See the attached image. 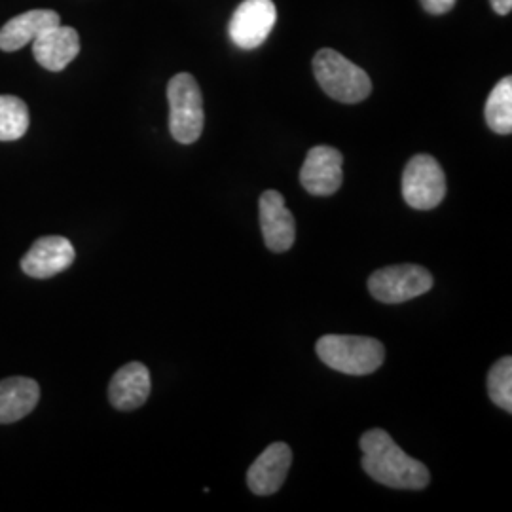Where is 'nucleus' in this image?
Wrapping results in <instances>:
<instances>
[{"label": "nucleus", "mask_w": 512, "mask_h": 512, "mask_svg": "<svg viewBox=\"0 0 512 512\" xmlns=\"http://www.w3.org/2000/svg\"><path fill=\"white\" fill-rule=\"evenodd\" d=\"M363 469L372 480L393 490H423L429 486V469L404 454L384 429H370L361 437Z\"/></svg>", "instance_id": "obj_1"}, {"label": "nucleus", "mask_w": 512, "mask_h": 512, "mask_svg": "<svg viewBox=\"0 0 512 512\" xmlns=\"http://www.w3.org/2000/svg\"><path fill=\"white\" fill-rule=\"evenodd\" d=\"M315 349L325 365L351 376L372 374L385 361L384 344L368 336L327 334L319 338Z\"/></svg>", "instance_id": "obj_2"}, {"label": "nucleus", "mask_w": 512, "mask_h": 512, "mask_svg": "<svg viewBox=\"0 0 512 512\" xmlns=\"http://www.w3.org/2000/svg\"><path fill=\"white\" fill-rule=\"evenodd\" d=\"M313 74L323 92L346 105L361 103L372 93L368 74L330 48L317 52L313 57Z\"/></svg>", "instance_id": "obj_3"}, {"label": "nucleus", "mask_w": 512, "mask_h": 512, "mask_svg": "<svg viewBox=\"0 0 512 512\" xmlns=\"http://www.w3.org/2000/svg\"><path fill=\"white\" fill-rule=\"evenodd\" d=\"M169 101V131L181 145H192L202 137L203 114L202 90L192 74L173 76L167 84Z\"/></svg>", "instance_id": "obj_4"}, {"label": "nucleus", "mask_w": 512, "mask_h": 512, "mask_svg": "<svg viewBox=\"0 0 512 512\" xmlns=\"http://www.w3.org/2000/svg\"><path fill=\"white\" fill-rule=\"evenodd\" d=\"M433 289V275L418 264L387 266L370 275L368 291L384 304H403Z\"/></svg>", "instance_id": "obj_5"}, {"label": "nucleus", "mask_w": 512, "mask_h": 512, "mask_svg": "<svg viewBox=\"0 0 512 512\" xmlns=\"http://www.w3.org/2000/svg\"><path fill=\"white\" fill-rule=\"evenodd\" d=\"M446 196V177L439 162L429 154L414 156L403 173V198L412 209L431 211Z\"/></svg>", "instance_id": "obj_6"}, {"label": "nucleus", "mask_w": 512, "mask_h": 512, "mask_svg": "<svg viewBox=\"0 0 512 512\" xmlns=\"http://www.w3.org/2000/svg\"><path fill=\"white\" fill-rule=\"evenodd\" d=\"M277 21L272 0H243L230 19V38L241 50H255L270 37Z\"/></svg>", "instance_id": "obj_7"}, {"label": "nucleus", "mask_w": 512, "mask_h": 512, "mask_svg": "<svg viewBox=\"0 0 512 512\" xmlns=\"http://www.w3.org/2000/svg\"><path fill=\"white\" fill-rule=\"evenodd\" d=\"M342 164L344 156L340 150L332 147H313L300 169V183L311 196H332L344 183Z\"/></svg>", "instance_id": "obj_8"}, {"label": "nucleus", "mask_w": 512, "mask_h": 512, "mask_svg": "<svg viewBox=\"0 0 512 512\" xmlns=\"http://www.w3.org/2000/svg\"><path fill=\"white\" fill-rule=\"evenodd\" d=\"M260 228L266 247L272 253H285L294 245L296 224L293 213L287 209L285 198L277 190H268L260 196Z\"/></svg>", "instance_id": "obj_9"}, {"label": "nucleus", "mask_w": 512, "mask_h": 512, "mask_svg": "<svg viewBox=\"0 0 512 512\" xmlns=\"http://www.w3.org/2000/svg\"><path fill=\"white\" fill-rule=\"evenodd\" d=\"M73 243L63 236H46L31 245L21 258V270L35 279H50L73 266Z\"/></svg>", "instance_id": "obj_10"}, {"label": "nucleus", "mask_w": 512, "mask_h": 512, "mask_svg": "<svg viewBox=\"0 0 512 512\" xmlns=\"http://www.w3.org/2000/svg\"><path fill=\"white\" fill-rule=\"evenodd\" d=\"M291 465H293V452L289 444L285 442L270 444L247 471L249 490L256 495L275 494L287 480Z\"/></svg>", "instance_id": "obj_11"}, {"label": "nucleus", "mask_w": 512, "mask_h": 512, "mask_svg": "<svg viewBox=\"0 0 512 512\" xmlns=\"http://www.w3.org/2000/svg\"><path fill=\"white\" fill-rule=\"evenodd\" d=\"M33 54L38 65L46 71L59 73L80 54V37L73 27H63L59 23L33 42Z\"/></svg>", "instance_id": "obj_12"}, {"label": "nucleus", "mask_w": 512, "mask_h": 512, "mask_svg": "<svg viewBox=\"0 0 512 512\" xmlns=\"http://www.w3.org/2000/svg\"><path fill=\"white\" fill-rule=\"evenodd\" d=\"M150 372L143 363L122 366L110 380V404L116 410L131 412L147 403L150 395Z\"/></svg>", "instance_id": "obj_13"}, {"label": "nucleus", "mask_w": 512, "mask_h": 512, "mask_svg": "<svg viewBox=\"0 0 512 512\" xmlns=\"http://www.w3.org/2000/svg\"><path fill=\"white\" fill-rule=\"evenodd\" d=\"M59 14L54 10H31L10 19L0 29V50L16 52L35 42L44 31L59 25Z\"/></svg>", "instance_id": "obj_14"}, {"label": "nucleus", "mask_w": 512, "mask_h": 512, "mask_svg": "<svg viewBox=\"0 0 512 512\" xmlns=\"http://www.w3.org/2000/svg\"><path fill=\"white\" fill-rule=\"evenodd\" d=\"M40 387L31 378H8L0 382V423L23 420L37 408Z\"/></svg>", "instance_id": "obj_15"}, {"label": "nucleus", "mask_w": 512, "mask_h": 512, "mask_svg": "<svg viewBox=\"0 0 512 512\" xmlns=\"http://www.w3.org/2000/svg\"><path fill=\"white\" fill-rule=\"evenodd\" d=\"M486 124L499 135L512 133V78L505 76L497 82L486 101Z\"/></svg>", "instance_id": "obj_16"}, {"label": "nucleus", "mask_w": 512, "mask_h": 512, "mask_svg": "<svg viewBox=\"0 0 512 512\" xmlns=\"http://www.w3.org/2000/svg\"><path fill=\"white\" fill-rule=\"evenodd\" d=\"M29 129V109L16 95H0V141H18Z\"/></svg>", "instance_id": "obj_17"}, {"label": "nucleus", "mask_w": 512, "mask_h": 512, "mask_svg": "<svg viewBox=\"0 0 512 512\" xmlns=\"http://www.w3.org/2000/svg\"><path fill=\"white\" fill-rule=\"evenodd\" d=\"M488 393L495 406L505 412H512V359H499L488 374Z\"/></svg>", "instance_id": "obj_18"}, {"label": "nucleus", "mask_w": 512, "mask_h": 512, "mask_svg": "<svg viewBox=\"0 0 512 512\" xmlns=\"http://www.w3.org/2000/svg\"><path fill=\"white\" fill-rule=\"evenodd\" d=\"M421 6L425 12H429L433 16H442V14H448L456 6V0H421Z\"/></svg>", "instance_id": "obj_19"}, {"label": "nucleus", "mask_w": 512, "mask_h": 512, "mask_svg": "<svg viewBox=\"0 0 512 512\" xmlns=\"http://www.w3.org/2000/svg\"><path fill=\"white\" fill-rule=\"evenodd\" d=\"M492 6L499 16H507L512 10V0H492Z\"/></svg>", "instance_id": "obj_20"}]
</instances>
